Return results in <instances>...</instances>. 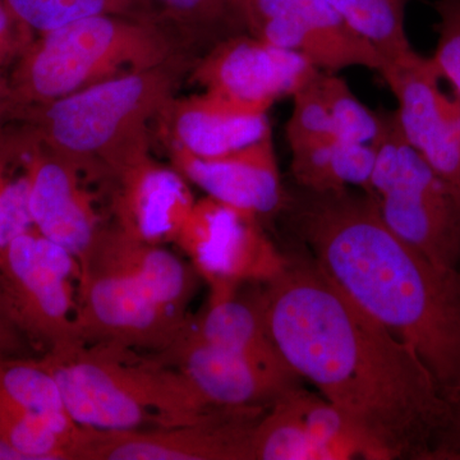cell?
<instances>
[{"label": "cell", "mask_w": 460, "mask_h": 460, "mask_svg": "<svg viewBox=\"0 0 460 460\" xmlns=\"http://www.w3.org/2000/svg\"><path fill=\"white\" fill-rule=\"evenodd\" d=\"M284 361L358 429L376 460H432L449 402L413 348L356 304L310 255L260 287Z\"/></svg>", "instance_id": "cell-1"}, {"label": "cell", "mask_w": 460, "mask_h": 460, "mask_svg": "<svg viewBox=\"0 0 460 460\" xmlns=\"http://www.w3.org/2000/svg\"><path fill=\"white\" fill-rule=\"evenodd\" d=\"M288 226L357 305L413 348L447 399L460 389V269L436 265L384 222L370 193L287 192Z\"/></svg>", "instance_id": "cell-2"}, {"label": "cell", "mask_w": 460, "mask_h": 460, "mask_svg": "<svg viewBox=\"0 0 460 460\" xmlns=\"http://www.w3.org/2000/svg\"><path fill=\"white\" fill-rule=\"evenodd\" d=\"M78 265L81 344L160 353L189 325L199 275L168 248L102 226Z\"/></svg>", "instance_id": "cell-3"}, {"label": "cell", "mask_w": 460, "mask_h": 460, "mask_svg": "<svg viewBox=\"0 0 460 460\" xmlns=\"http://www.w3.org/2000/svg\"><path fill=\"white\" fill-rule=\"evenodd\" d=\"M198 59L181 56L26 109L31 136L84 175L114 181L150 156L148 127L171 104L181 78Z\"/></svg>", "instance_id": "cell-4"}, {"label": "cell", "mask_w": 460, "mask_h": 460, "mask_svg": "<svg viewBox=\"0 0 460 460\" xmlns=\"http://www.w3.org/2000/svg\"><path fill=\"white\" fill-rule=\"evenodd\" d=\"M80 428L136 431L190 425L214 407L180 371L135 350L75 345L41 356Z\"/></svg>", "instance_id": "cell-5"}, {"label": "cell", "mask_w": 460, "mask_h": 460, "mask_svg": "<svg viewBox=\"0 0 460 460\" xmlns=\"http://www.w3.org/2000/svg\"><path fill=\"white\" fill-rule=\"evenodd\" d=\"M193 48L154 17L96 16L41 33L21 54L9 86L13 108L48 104L119 75L147 71Z\"/></svg>", "instance_id": "cell-6"}, {"label": "cell", "mask_w": 460, "mask_h": 460, "mask_svg": "<svg viewBox=\"0 0 460 460\" xmlns=\"http://www.w3.org/2000/svg\"><path fill=\"white\" fill-rule=\"evenodd\" d=\"M378 114L370 195L381 217L436 265L460 269V193L405 140L395 111Z\"/></svg>", "instance_id": "cell-7"}, {"label": "cell", "mask_w": 460, "mask_h": 460, "mask_svg": "<svg viewBox=\"0 0 460 460\" xmlns=\"http://www.w3.org/2000/svg\"><path fill=\"white\" fill-rule=\"evenodd\" d=\"M78 260L35 228L0 255V281L12 314L42 356L81 344L75 328Z\"/></svg>", "instance_id": "cell-8"}, {"label": "cell", "mask_w": 460, "mask_h": 460, "mask_svg": "<svg viewBox=\"0 0 460 460\" xmlns=\"http://www.w3.org/2000/svg\"><path fill=\"white\" fill-rule=\"evenodd\" d=\"M268 408H220L190 425L136 431L81 428L71 460H252V435Z\"/></svg>", "instance_id": "cell-9"}, {"label": "cell", "mask_w": 460, "mask_h": 460, "mask_svg": "<svg viewBox=\"0 0 460 460\" xmlns=\"http://www.w3.org/2000/svg\"><path fill=\"white\" fill-rule=\"evenodd\" d=\"M174 244L210 289L266 283L286 261L257 217L208 196L195 202Z\"/></svg>", "instance_id": "cell-10"}, {"label": "cell", "mask_w": 460, "mask_h": 460, "mask_svg": "<svg viewBox=\"0 0 460 460\" xmlns=\"http://www.w3.org/2000/svg\"><path fill=\"white\" fill-rule=\"evenodd\" d=\"M247 31L301 54L321 72L350 66L383 74L386 62L326 0H248Z\"/></svg>", "instance_id": "cell-11"}, {"label": "cell", "mask_w": 460, "mask_h": 460, "mask_svg": "<svg viewBox=\"0 0 460 460\" xmlns=\"http://www.w3.org/2000/svg\"><path fill=\"white\" fill-rule=\"evenodd\" d=\"M319 72L301 54L241 32L206 50L190 74L208 93L269 111L279 100L293 98Z\"/></svg>", "instance_id": "cell-12"}, {"label": "cell", "mask_w": 460, "mask_h": 460, "mask_svg": "<svg viewBox=\"0 0 460 460\" xmlns=\"http://www.w3.org/2000/svg\"><path fill=\"white\" fill-rule=\"evenodd\" d=\"M394 93L396 118L405 140L460 193V131L454 96L440 87L443 78L416 50L380 75Z\"/></svg>", "instance_id": "cell-13"}, {"label": "cell", "mask_w": 460, "mask_h": 460, "mask_svg": "<svg viewBox=\"0 0 460 460\" xmlns=\"http://www.w3.org/2000/svg\"><path fill=\"white\" fill-rule=\"evenodd\" d=\"M153 357L189 378L199 394L217 408H269L302 386V378L296 372L268 367L208 343L190 330V323L171 347Z\"/></svg>", "instance_id": "cell-14"}, {"label": "cell", "mask_w": 460, "mask_h": 460, "mask_svg": "<svg viewBox=\"0 0 460 460\" xmlns=\"http://www.w3.org/2000/svg\"><path fill=\"white\" fill-rule=\"evenodd\" d=\"M171 147L172 168L217 199L248 215L263 219L283 211L287 190L271 135L226 155L199 157Z\"/></svg>", "instance_id": "cell-15"}, {"label": "cell", "mask_w": 460, "mask_h": 460, "mask_svg": "<svg viewBox=\"0 0 460 460\" xmlns=\"http://www.w3.org/2000/svg\"><path fill=\"white\" fill-rule=\"evenodd\" d=\"M31 140L27 168L33 228L80 260L102 228L93 199L84 189V174L35 138Z\"/></svg>", "instance_id": "cell-16"}, {"label": "cell", "mask_w": 460, "mask_h": 460, "mask_svg": "<svg viewBox=\"0 0 460 460\" xmlns=\"http://www.w3.org/2000/svg\"><path fill=\"white\" fill-rule=\"evenodd\" d=\"M115 226L145 243H174L196 199L175 168L147 156L114 181Z\"/></svg>", "instance_id": "cell-17"}, {"label": "cell", "mask_w": 460, "mask_h": 460, "mask_svg": "<svg viewBox=\"0 0 460 460\" xmlns=\"http://www.w3.org/2000/svg\"><path fill=\"white\" fill-rule=\"evenodd\" d=\"M268 111L204 93L172 99L160 115L169 146L199 157L226 155L271 135Z\"/></svg>", "instance_id": "cell-18"}, {"label": "cell", "mask_w": 460, "mask_h": 460, "mask_svg": "<svg viewBox=\"0 0 460 460\" xmlns=\"http://www.w3.org/2000/svg\"><path fill=\"white\" fill-rule=\"evenodd\" d=\"M241 288L210 289L205 310L190 317V330L208 343L242 354L268 367L293 371L269 334L260 287L248 296L239 295Z\"/></svg>", "instance_id": "cell-19"}, {"label": "cell", "mask_w": 460, "mask_h": 460, "mask_svg": "<svg viewBox=\"0 0 460 460\" xmlns=\"http://www.w3.org/2000/svg\"><path fill=\"white\" fill-rule=\"evenodd\" d=\"M375 159L372 144L332 138L292 150L290 172L299 189L339 192L358 187L363 192L371 193Z\"/></svg>", "instance_id": "cell-20"}, {"label": "cell", "mask_w": 460, "mask_h": 460, "mask_svg": "<svg viewBox=\"0 0 460 460\" xmlns=\"http://www.w3.org/2000/svg\"><path fill=\"white\" fill-rule=\"evenodd\" d=\"M326 2L337 9L353 30L376 48L385 59L386 66L414 50L405 32V8L410 0Z\"/></svg>", "instance_id": "cell-21"}, {"label": "cell", "mask_w": 460, "mask_h": 460, "mask_svg": "<svg viewBox=\"0 0 460 460\" xmlns=\"http://www.w3.org/2000/svg\"><path fill=\"white\" fill-rule=\"evenodd\" d=\"M29 31H53L96 16H151L150 0H4Z\"/></svg>", "instance_id": "cell-22"}, {"label": "cell", "mask_w": 460, "mask_h": 460, "mask_svg": "<svg viewBox=\"0 0 460 460\" xmlns=\"http://www.w3.org/2000/svg\"><path fill=\"white\" fill-rule=\"evenodd\" d=\"M150 4L159 7L162 17L174 23L181 38L195 49L208 50L229 36L247 32L223 0H150Z\"/></svg>", "instance_id": "cell-23"}, {"label": "cell", "mask_w": 460, "mask_h": 460, "mask_svg": "<svg viewBox=\"0 0 460 460\" xmlns=\"http://www.w3.org/2000/svg\"><path fill=\"white\" fill-rule=\"evenodd\" d=\"M317 84L328 108L335 140L371 144L380 128V114L359 102L338 74L320 72Z\"/></svg>", "instance_id": "cell-24"}, {"label": "cell", "mask_w": 460, "mask_h": 460, "mask_svg": "<svg viewBox=\"0 0 460 460\" xmlns=\"http://www.w3.org/2000/svg\"><path fill=\"white\" fill-rule=\"evenodd\" d=\"M317 77L319 75L292 98L293 111L286 124V137L290 151L334 138L328 108L321 96Z\"/></svg>", "instance_id": "cell-25"}, {"label": "cell", "mask_w": 460, "mask_h": 460, "mask_svg": "<svg viewBox=\"0 0 460 460\" xmlns=\"http://www.w3.org/2000/svg\"><path fill=\"white\" fill-rule=\"evenodd\" d=\"M9 154L0 155V255L11 242L33 229L30 213L29 168L13 177L8 172Z\"/></svg>", "instance_id": "cell-26"}, {"label": "cell", "mask_w": 460, "mask_h": 460, "mask_svg": "<svg viewBox=\"0 0 460 460\" xmlns=\"http://www.w3.org/2000/svg\"><path fill=\"white\" fill-rule=\"evenodd\" d=\"M432 8L438 14L434 27L438 44L432 63L443 80L453 87L460 98V0H434Z\"/></svg>", "instance_id": "cell-27"}, {"label": "cell", "mask_w": 460, "mask_h": 460, "mask_svg": "<svg viewBox=\"0 0 460 460\" xmlns=\"http://www.w3.org/2000/svg\"><path fill=\"white\" fill-rule=\"evenodd\" d=\"M33 353L38 349L14 319L0 281V359L31 358Z\"/></svg>", "instance_id": "cell-28"}, {"label": "cell", "mask_w": 460, "mask_h": 460, "mask_svg": "<svg viewBox=\"0 0 460 460\" xmlns=\"http://www.w3.org/2000/svg\"><path fill=\"white\" fill-rule=\"evenodd\" d=\"M26 32L29 30L12 13L7 3L0 0V66L26 49L30 44Z\"/></svg>", "instance_id": "cell-29"}, {"label": "cell", "mask_w": 460, "mask_h": 460, "mask_svg": "<svg viewBox=\"0 0 460 460\" xmlns=\"http://www.w3.org/2000/svg\"><path fill=\"white\" fill-rule=\"evenodd\" d=\"M447 402L449 417L436 444L432 460H460V389Z\"/></svg>", "instance_id": "cell-30"}, {"label": "cell", "mask_w": 460, "mask_h": 460, "mask_svg": "<svg viewBox=\"0 0 460 460\" xmlns=\"http://www.w3.org/2000/svg\"><path fill=\"white\" fill-rule=\"evenodd\" d=\"M9 109H13L11 86L0 77V119L8 113Z\"/></svg>", "instance_id": "cell-31"}, {"label": "cell", "mask_w": 460, "mask_h": 460, "mask_svg": "<svg viewBox=\"0 0 460 460\" xmlns=\"http://www.w3.org/2000/svg\"><path fill=\"white\" fill-rule=\"evenodd\" d=\"M226 7L233 12L235 17L243 23L247 30V7L248 0H223ZM248 32V31H247Z\"/></svg>", "instance_id": "cell-32"}]
</instances>
